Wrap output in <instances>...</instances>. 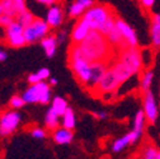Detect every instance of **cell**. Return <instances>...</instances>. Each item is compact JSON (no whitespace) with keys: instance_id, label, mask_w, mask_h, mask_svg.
<instances>
[{"instance_id":"obj_1","label":"cell","mask_w":160,"mask_h":159,"mask_svg":"<svg viewBox=\"0 0 160 159\" xmlns=\"http://www.w3.org/2000/svg\"><path fill=\"white\" fill-rule=\"evenodd\" d=\"M82 55L88 61H108L112 55V46L104 34L92 29L80 44H76Z\"/></svg>"},{"instance_id":"obj_11","label":"cell","mask_w":160,"mask_h":159,"mask_svg":"<svg viewBox=\"0 0 160 159\" xmlns=\"http://www.w3.org/2000/svg\"><path fill=\"white\" fill-rule=\"evenodd\" d=\"M107 65H108V61H93L90 64V74H89V78H88V82L84 85L85 89H88L92 93L94 92L98 83L101 82L103 74L108 69Z\"/></svg>"},{"instance_id":"obj_44","label":"cell","mask_w":160,"mask_h":159,"mask_svg":"<svg viewBox=\"0 0 160 159\" xmlns=\"http://www.w3.org/2000/svg\"><path fill=\"white\" fill-rule=\"evenodd\" d=\"M158 159H160V149L158 150Z\"/></svg>"},{"instance_id":"obj_24","label":"cell","mask_w":160,"mask_h":159,"mask_svg":"<svg viewBox=\"0 0 160 159\" xmlns=\"http://www.w3.org/2000/svg\"><path fill=\"white\" fill-rule=\"evenodd\" d=\"M154 70L151 69H148L145 71H142V75H141V79H140V89L142 92H146V90H150L151 89V85H152V82H154Z\"/></svg>"},{"instance_id":"obj_19","label":"cell","mask_w":160,"mask_h":159,"mask_svg":"<svg viewBox=\"0 0 160 159\" xmlns=\"http://www.w3.org/2000/svg\"><path fill=\"white\" fill-rule=\"evenodd\" d=\"M39 42H41V46H42V49L45 50L47 57L51 59V57H53V56L56 55L57 46H58V41H57L56 36H53V34H47V36H45Z\"/></svg>"},{"instance_id":"obj_40","label":"cell","mask_w":160,"mask_h":159,"mask_svg":"<svg viewBox=\"0 0 160 159\" xmlns=\"http://www.w3.org/2000/svg\"><path fill=\"white\" fill-rule=\"evenodd\" d=\"M151 23L160 24V12H159V13H152V14H151Z\"/></svg>"},{"instance_id":"obj_10","label":"cell","mask_w":160,"mask_h":159,"mask_svg":"<svg viewBox=\"0 0 160 159\" xmlns=\"http://www.w3.org/2000/svg\"><path fill=\"white\" fill-rule=\"evenodd\" d=\"M23 29H24V27L21 23H18L15 19L8 27L4 28L5 39L12 47H22L27 44L26 38L23 36Z\"/></svg>"},{"instance_id":"obj_38","label":"cell","mask_w":160,"mask_h":159,"mask_svg":"<svg viewBox=\"0 0 160 159\" xmlns=\"http://www.w3.org/2000/svg\"><path fill=\"white\" fill-rule=\"evenodd\" d=\"M93 115H94L97 118H99V120H106L107 116H108L106 111H98V112H94Z\"/></svg>"},{"instance_id":"obj_28","label":"cell","mask_w":160,"mask_h":159,"mask_svg":"<svg viewBox=\"0 0 160 159\" xmlns=\"http://www.w3.org/2000/svg\"><path fill=\"white\" fill-rule=\"evenodd\" d=\"M0 7H2L4 14L10 15L13 18L17 17L18 9H17V4L14 0H0Z\"/></svg>"},{"instance_id":"obj_41","label":"cell","mask_w":160,"mask_h":159,"mask_svg":"<svg viewBox=\"0 0 160 159\" xmlns=\"http://www.w3.org/2000/svg\"><path fill=\"white\" fill-rule=\"evenodd\" d=\"M7 57H8L7 52H5L4 50L0 49V61H5V60H7Z\"/></svg>"},{"instance_id":"obj_34","label":"cell","mask_w":160,"mask_h":159,"mask_svg":"<svg viewBox=\"0 0 160 159\" xmlns=\"http://www.w3.org/2000/svg\"><path fill=\"white\" fill-rule=\"evenodd\" d=\"M14 19H15V18H13V17H10V15L3 14L2 18H0V27H3V28L8 27V26L14 21Z\"/></svg>"},{"instance_id":"obj_30","label":"cell","mask_w":160,"mask_h":159,"mask_svg":"<svg viewBox=\"0 0 160 159\" xmlns=\"http://www.w3.org/2000/svg\"><path fill=\"white\" fill-rule=\"evenodd\" d=\"M116 27V15L114 14H112L107 21L104 22V24L101 27V29H99V32H101L102 34H104V36H107L113 28Z\"/></svg>"},{"instance_id":"obj_35","label":"cell","mask_w":160,"mask_h":159,"mask_svg":"<svg viewBox=\"0 0 160 159\" xmlns=\"http://www.w3.org/2000/svg\"><path fill=\"white\" fill-rule=\"evenodd\" d=\"M138 3H140V5H141L144 9L151 10L154 8L155 3H156V0H138Z\"/></svg>"},{"instance_id":"obj_8","label":"cell","mask_w":160,"mask_h":159,"mask_svg":"<svg viewBox=\"0 0 160 159\" xmlns=\"http://www.w3.org/2000/svg\"><path fill=\"white\" fill-rule=\"evenodd\" d=\"M22 121V116L17 110L9 108L0 115V136H9L13 134Z\"/></svg>"},{"instance_id":"obj_33","label":"cell","mask_w":160,"mask_h":159,"mask_svg":"<svg viewBox=\"0 0 160 159\" xmlns=\"http://www.w3.org/2000/svg\"><path fill=\"white\" fill-rule=\"evenodd\" d=\"M31 136L33 139H37V140H42V139H46L47 136V132L45 129L42 127H33L31 130Z\"/></svg>"},{"instance_id":"obj_26","label":"cell","mask_w":160,"mask_h":159,"mask_svg":"<svg viewBox=\"0 0 160 159\" xmlns=\"http://www.w3.org/2000/svg\"><path fill=\"white\" fill-rule=\"evenodd\" d=\"M45 125L48 130H55L57 126H60V116L55 113L51 108H48V111L45 115Z\"/></svg>"},{"instance_id":"obj_42","label":"cell","mask_w":160,"mask_h":159,"mask_svg":"<svg viewBox=\"0 0 160 159\" xmlns=\"http://www.w3.org/2000/svg\"><path fill=\"white\" fill-rule=\"evenodd\" d=\"M57 83H58V80H57V79L56 78H48V84L51 85V87H53V85H57Z\"/></svg>"},{"instance_id":"obj_18","label":"cell","mask_w":160,"mask_h":159,"mask_svg":"<svg viewBox=\"0 0 160 159\" xmlns=\"http://www.w3.org/2000/svg\"><path fill=\"white\" fill-rule=\"evenodd\" d=\"M94 4V0H75L69 7V17L71 18H82L83 14Z\"/></svg>"},{"instance_id":"obj_15","label":"cell","mask_w":160,"mask_h":159,"mask_svg":"<svg viewBox=\"0 0 160 159\" xmlns=\"http://www.w3.org/2000/svg\"><path fill=\"white\" fill-rule=\"evenodd\" d=\"M111 70L114 73V75H116L117 79H118V82L121 83V85L125 84L127 80H130V79L132 78V75H135V74L132 73V70H131L127 65H125L122 61H119V60L114 61V63L111 65Z\"/></svg>"},{"instance_id":"obj_22","label":"cell","mask_w":160,"mask_h":159,"mask_svg":"<svg viewBox=\"0 0 160 159\" xmlns=\"http://www.w3.org/2000/svg\"><path fill=\"white\" fill-rule=\"evenodd\" d=\"M50 76H51L50 70L47 68H41L39 70L29 74L27 80H28L29 84H36V83H39V82H46Z\"/></svg>"},{"instance_id":"obj_13","label":"cell","mask_w":160,"mask_h":159,"mask_svg":"<svg viewBox=\"0 0 160 159\" xmlns=\"http://www.w3.org/2000/svg\"><path fill=\"white\" fill-rule=\"evenodd\" d=\"M141 137H142L141 134L136 132L135 130H131L130 132L125 134L123 136L116 139V140L112 143L111 149H112L113 153H119V151L125 150L127 146H130V145H132V144H136Z\"/></svg>"},{"instance_id":"obj_37","label":"cell","mask_w":160,"mask_h":159,"mask_svg":"<svg viewBox=\"0 0 160 159\" xmlns=\"http://www.w3.org/2000/svg\"><path fill=\"white\" fill-rule=\"evenodd\" d=\"M37 2L42 5H46V7H52L58 2V0H37Z\"/></svg>"},{"instance_id":"obj_27","label":"cell","mask_w":160,"mask_h":159,"mask_svg":"<svg viewBox=\"0 0 160 159\" xmlns=\"http://www.w3.org/2000/svg\"><path fill=\"white\" fill-rule=\"evenodd\" d=\"M150 44L151 47L160 50V24H150Z\"/></svg>"},{"instance_id":"obj_17","label":"cell","mask_w":160,"mask_h":159,"mask_svg":"<svg viewBox=\"0 0 160 159\" xmlns=\"http://www.w3.org/2000/svg\"><path fill=\"white\" fill-rule=\"evenodd\" d=\"M51 136H52V140L58 145H68L74 139L72 130H69L64 126H57L55 130H52Z\"/></svg>"},{"instance_id":"obj_45","label":"cell","mask_w":160,"mask_h":159,"mask_svg":"<svg viewBox=\"0 0 160 159\" xmlns=\"http://www.w3.org/2000/svg\"><path fill=\"white\" fill-rule=\"evenodd\" d=\"M159 107H160V94H159Z\"/></svg>"},{"instance_id":"obj_39","label":"cell","mask_w":160,"mask_h":159,"mask_svg":"<svg viewBox=\"0 0 160 159\" xmlns=\"http://www.w3.org/2000/svg\"><path fill=\"white\" fill-rule=\"evenodd\" d=\"M56 38H57L58 44H60V42H64V41H65V38H66V31H60V32L57 33Z\"/></svg>"},{"instance_id":"obj_21","label":"cell","mask_w":160,"mask_h":159,"mask_svg":"<svg viewBox=\"0 0 160 159\" xmlns=\"http://www.w3.org/2000/svg\"><path fill=\"white\" fill-rule=\"evenodd\" d=\"M107 39H108V42L112 47H118L119 50L126 47V44H125V39L122 37V34L119 33V31L117 29V27H114L107 36Z\"/></svg>"},{"instance_id":"obj_29","label":"cell","mask_w":160,"mask_h":159,"mask_svg":"<svg viewBox=\"0 0 160 159\" xmlns=\"http://www.w3.org/2000/svg\"><path fill=\"white\" fill-rule=\"evenodd\" d=\"M34 18H36V17H34L29 10L24 9L23 12H19V13L17 14L15 21H17L18 23H21L23 27H27V26H29V24L34 21Z\"/></svg>"},{"instance_id":"obj_43","label":"cell","mask_w":160,"mask_h":159,"mask_svg":"<svg viewBox=\"0 0 160 159\" xmlns=\"http://www.w3.org/2000/svg\"><path fill=\"white\" fill-rule=\"evenodd\" d=\"M3 14H4V13H3V9H2V7H0V18H2Z\"/></svg>"},{"instance_id":"obj_16","label":"cell","mask_w":160,"mask_h":159,"mask_svg":"<svg viewBox=\"0 0 160 159\" xmlns=\"http://www.w3.org/2000/svg\"><path fill=\"white\" fill-rule=\"evenodd\" d=\"M90 27L89 24L84 21L83 18H79V21L76 22V24L74 26L72 31H71V39L74 44H80L83 39L88 36V33L90 32Z\"/></svg>"},{"instance_id":"obj_6","label":"cell","mask_w":160,"mask_h":159,"mask_svg":"<svg viewBox=\"0 0 160 159\" xmlns=\"http://www.w3.org/2000/svg\"><path fill=\"white\" fill-rule=\"evenodd\" d=\"M50 26L47 24V22L45 19H39V18H34V21L24 27L23 29V36L26 38L27 44H33L37 41H41V39L48 34L50 32Z\"/></svg>"},{"instance_id":"obj_5","label":"cell","mask_w":160,"mask_h":159,"mask_svg":"<svg viewBox=\"0 0 160 159\" xmlns=\"http://www.w3.org/2000/svg\"><path fill=\"white\" fill-rule=\"evenodd\" d=\"M118 60L122 61L125 65H127L132 73L136 75L142 70L144 60H142V52L138 47H123L119 50Z\"/></svg>"},{"instance_id":"obj_25","label":"cell","mask_w":160,"mask_h":159,"mask_svg":"<svg viewBox=\"0 0 160 159\" xmlns=\"http://www.w3.org/2000/svg\"><path fill=\"white\" fill-rule=\"evenodd\" d=\"M145 125H146V118H145V115H144V111L142 110H138L133 117V127L132 130H135L136 132L138 134H144V130H145Z\"/></svg>"},{"instance_id":"obj_12","label":"cell","mask_w":160,"mask_h":159,"mask_svg":"<svg viewBox=\"0 0 160 159\" xmlns=\"http://www.w3.org/2000/svg\"><path fill=\"white\" fill-rule=\"evenodd\" d=\"M116 27L119 31V33L122 34L125 44L128 47H138V37L135 32V29L126 22L122 18L116 17Z\"/></svg>"},{"instance_id":"obj_14","label":"cell","mask_w":160,"mask_h":159,"mask_svg":"<svg viewBox=\"0 0 160 159\" xmlns=\"http://www.w3.org/2000/svg\"><path fill=\"white\" fill-rule=\"evenodd\" d=\"M45 21L47 22V24L51 28L60 27L62 24V22H64V10H62V8L58 7V5L48 7V10H47Z\"/></svg>"},{"instance_id":"obj_23","label":"cell","mask_w":160,"mask_h":159,"mask_svg":"<svg viewBox=\"0 0 160 159\" xmlns=\"http://www.w3.org/2000/svg\"><path fill=\"white\" fill-rule=\"evenodd\" d=\"M61 126L69 129V130H74L76 126V116L75 112L71 107H69L65 113L61 116Z\"/></svg>"},{"instance_id":"obj_7","label":"cell","mask_w":160,"mask_h":159,"mask_svg":"<svg viewBox=\"0 0 160 159\" xmlns=\"http://www.w3.org/2000/svg\"><path fill=\"white\" fill-rule=\"evenodd\" d=\"M142 111L148 124L155 125L158 122V118L160 115V107H159V102L156 101V97L151 89L142 92Z\"/></svg>"},{"instance_id":"obj_4","label":"cell","mask_w":160,"mask_h":159,"mask_svg":"<svg viewBox=\"0 0 160 159\" xmlns=\"http://www.w3.org/2000/svg\"><path fill=\"white\" fill-rule=\"evenodd\" d=\"M113 14V10L107 4H93L87 12L83 14V19L89 24L90 29L99 31L104 22Z\"/></svg>"},{"instance_id":"obj_36","label":"cell","mask_w":160,"mask_h":159,"mask_svg":"<svg viewBox=\"0 0 160 159\" xmlns=\"http://www.w3.org/2000/svg\"><path fill=\"white\" fill-rule=\"evenodd\" d=\"M15 4H17V9H18V13L19 12H23L26 8V3H24V0H14Z\"/></svg>"},{"instance_id":"obj_2","label":"cell","mask_w":160,"mask_h":159,"mask_svg":"<svg viewBox=\"0 0 160 159\" xmlns=\"http://www.w3.org/2000/svg\"><path fill=\"white\" fill-rule=\"evenodd\" d=\"M69 64H70V68H71L72 73L75 74L76 79L79 80V83L85 85V83L88 82L89 74H90V64L92 63L88 61L82 55V51H80V49L76 44H74L69 50Z\"/></svg>"},{"instance_id":"obj_3","label":"cell","mask_w":160,"mask_h":159,"mask_svg":"<svg viewBox=\"0 0 160 159\" xmlns=\"http://www.w3.org/2000/svg\"><path fill=\"white\" fill-rule=\"evenodd\" d=\"M21 95L23 98V101L26 102V105H31V103L48 105L52 99L51 85L46 82L31 84Z\"/></svg>"},{"instance_id":"obj_9","label":"cell","mask_w":160,"mask_h":159,"mask_svg":"<svg viewBox=\"0 0 160 159\" xmlns=\"http://www.w3.org/2000/svg\"><path fill=\"white\" fill-rule=\"evenodd\" d=\"M119 87H121V83L118 82L117 76L114 75V73L111 70V68H108L106 70V73L103 74L101 82L98 83L97 88L94 89L93 93L95 94H112L114 93Z\"/></svg>"},{"instance_id":"obj_32","label":"cell","mask_w":160,"mask_h":159,"mask_svg":"<svg viewBox=\"0 0 160 159\" xmlns=\"http://www.w3.org/2000/svg\"><path fill=\"white\" fill-rule=\"evenodd\" d=\"M24 105H26V102L23 101L22 95H19V94H14V95L9 99V106H10V108H13V110H19V108H22Z\"/></svg>"},{"instance_id":"obj_20","label":"cell","mask_w":160,"mask_h":159,"mask_svg":"<svg viewBox=\"0 0 160 159\" xmlns=\"http://www.w3.org/2000/svg\"><path fill=\"white\" fill-rule=\"evenodd\" d=\"M70 106H69V103H68V101L65 98H62V97H58V95H56V97H53L52 99H51V110L55 112V113H57L60 117H61L64 113H65V111L69 108Z\"/></svg>"},{"instance_id":"obj_31","label":"cell","mask_w":160,"mask_h":159,"mask_svg":"<svg viewBox=\"0 0 160 159\" xmlns=\"http://www.w3.org/2000/svg\"><path fill=\"white\" fill-rule=\"evenodd\" d=\"M158 150L154 145H146L142 150V159H158Z\"/></svg>"}]
</instances>
